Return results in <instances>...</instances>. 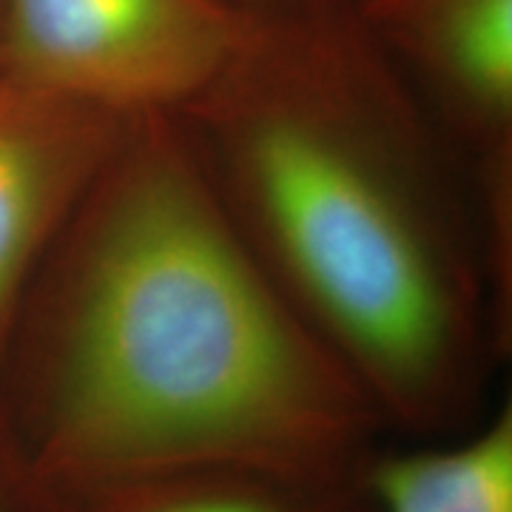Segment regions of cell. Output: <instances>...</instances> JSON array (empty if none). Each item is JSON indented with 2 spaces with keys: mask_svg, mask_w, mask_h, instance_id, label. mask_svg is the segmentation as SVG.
I'll return each mask as SVG.
<instances>
[{
  "mask_svg": "<svg viewBox=\"0 0 512 512\" xmlns=\"http://www.w3.org/2000/svg\"><path fill=\"white\" fill-rule=\"evenodd\" d=\"M0 427L46 490L188 470L348 481L384 433L174 114L123 123L43 256L0 362Z\"/></svg>",
  "mask_w": 512,
  "mask_h": 512,
  "instance_id": "obj_1",
  "label": "cell"
},
{
  "mask_svg": "<svg viewBox=\"0 0 512 512\" xmlns=\"http://www.w3.org/2000/svg\"><path fill=\"white\" fill-rule=\"evenodd\" d=\"M0 512H57L52 493L26 467L0 427Z\"/></svg>",
  "mask_w": 512,
  "mask_h": 512,
  "instance_id": "obj_8",
  "label": "cell"
},
{
  "mask_svg": "<svg viewBox=\"0 0 512 512\" xmlns=\"http://www.w3.org/2000/svg\"><path fill=\"white\" fill-rule=\"evenodd\" d=\"M467 171L478 231L512 254V0H350Z\"/></svg>",
  "mask_w": 512,
  "mask_h": 512,
  "instance_id": "obj_4",
  "label": "cell"
},
{
  "mask_svg": "<svg viewBox=\"0 0 512 512\" xmlns=\"http://www.w3.org/2000/svg\"><path fill=\"white\" fill-rule=\"evenodd\" d=\"M248 0H0V69L120 120L177 114L237 46Z\"/></svg>",
  "mask_w": 512,
  "mask_h": 512,
  "instance_id": "obj_3",
  "label": "cell"
},
{
  "mask_svg": "<svg viewBox=\"0 0 512 512\" xmlns=\"http://www.w3.org/2000/svg\"><path fill=\"white\" fill-rule=\"evenodd\" d=\"M123 123L0 69V362L43 256Z\"/></svg>",
  "mask_w": 512,
  "mask_h": 512,
  "instance_id": "obj_5",
  "label": "cell"
},
{
  "mask_svg": "<svg viewBox=\"0 0 512 512\" xmlns=\"http://www.w3.org/2000/svg\"><path fill=\"white\" fill-rule=\"evenodd\" d=\"M447 439L376 444L359 470L370 512H512V404Z\"/></svg>",
  "mask_w": 512,
  "mask_h": 512,
  "instance_id": "obj_6",
  "label": "cell"
},
{
  "mask_svg": "<svg viewBox=\"0 0 512 512\" xmlns=\"http://www.w3.org/2000/svg\"><path fill=\"white\" fill-rule=\"evenodd\" d=\"M225 214L384 430L481 419L512 348L467 171L350 0H248L177 114Z\"/></svg>",
  "mask_w": 512,
  "mask_h": 512,
  "instance_id": "obj_2",
  "label": "cell"
},
{
  "mask_svg": "<svg viewBox=\"0 0 512 512\" xmlns=\"http://www.w3.org/2000/svg\"><path fill=\"white\" fill-rule=\"evenodd\" d=\"M49 493L57 512H370L359 476L313 481L262 470H188Z\"/></svg>",
  "mask_w": 512,
  "mask_h": 512,
  "instance_id": "obj_7",
  "label": "cell"
}]
</instances>
